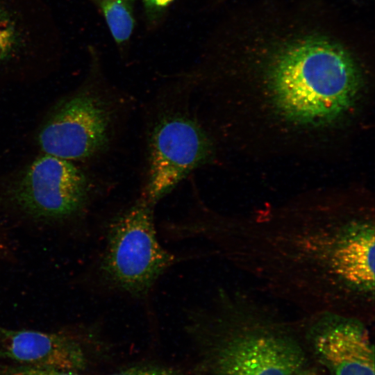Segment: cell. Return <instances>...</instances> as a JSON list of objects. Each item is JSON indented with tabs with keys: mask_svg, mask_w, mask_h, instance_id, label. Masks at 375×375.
Segmentation results:
<instances>
[{
	"mask_svg": "<svg viewBox=\"0 0 375 375\" xmlns=\"http://www.w3.org/2000/svg\"><path fill=\"white\" fill-rule=\"evenodd\" d=\"M191 224L265 293L301 311L375 315V219L369 206L292 208L228 217L203 207Z\"/></svg>",
	"mask_w": 375,
	"mask_h": 375,
	"instance_id": "6da1fadb",
	"label": "cell"
},
{
	"mask_svg": "<svg viewBox=\"0 0 375 375\" xmlns=\"http://www.w3.org/2000/svg\"><path fill=\"white\" fill-rule=\"evenodd\" d=\"M63 42L44 0H0V93L51 75Z\"/></svg>",
	"mask_w": 375,
	"mask_h": 375,
	"instance_id": "ba28073f",
	"label": "cell"
},
{
	"mask_svg": "<svg viewBox=\"0 0 375 375\" xmlns=\"http://www.w3.org/2000/svg\"><path fill=\"white\" fill-rule=\"evenodd\" d=\"M83 336L0 326V357L19 365L78 372L85 366Z\"/></svg>",
	"mask_w": 375,
	"mask_h": 375,
	"instance_id": "30bf717a",
	"label": "cell"
},
{
	"mask_svg": "<svg viewBox=\"0 0 375 375\" xmlns=\"http://www.w3.org/2000/svg\"><path fill=\"white\" fill-rule=\"evenodd\" d=\"M154 205L138 197L106 222L93 272L99 289L147 299L158 279L181 257L160 242Z\"/></svg>",
	"mask_w": 375,
	"mask_h": 375,
	"instance_id": "52a82bcc",
	"label": "cell"
},
{
	"mask_svg": "<svg viewBox=\"0 0 375 375\" xmlns=\"http://www.w3.org/2000/svg\"><path fill=\"white\" fill-rule=\"evenodd\" d=\"M306 347L331 375H375L369 323L350 315L321 312L296 321Z\"/></svg>",
	"mask_w": 375,
	"mask_h": 375,
	"instance_id": "9c48e42d",
	"label": "cell"
},
{
	"mask_svg": "<svg viewBox=\"0 0 375 375\" xmlns=\"http://www.w3.org/2000/svg\"><path fill=\"white\" fill-rule=\"evenodd\" d=\"M308 367L302 371L300 375H322L319 372L317 369L314 368H309Z\"/></svg>",
	"mask_w": 375,
	"mask_h": 375,
	"instance_id": "9a60e30c",
	"label": "cell"
},
{
	"mask_svg": "<svg viewBox=\"0 0 375 375\" xmlns=\"http://www.w3.org/2000/svg\"><path fill=\"white\" fill-rule=\"evenodd\" d=\"M101 11L113 38L124 43L134 28V0H90Z\"/></svg>",
	"mask_w": 375,
	"mask_h": 375,
	"instance_id": "8fae6325",
	"label": "cell"
},
{
	"mask_svg": "<svg viewBox=\"0 0 375 375\" xmlns=\"http://www.w3.org/2000/svg\"><path fill=\"white\" fill-rule=\"evenodd\" d=\"M108 375H181L174 369L154 365L135 366Z\"/></svg>",
	"mask_w": 375,
	"mask_h": 375,
	"instance_id": "4fadbf2b",
	"label": "cell"
},
{
	"mask_svg": "<svg viewBox=\"0 0 375 375\" xmlns=\"http://www.w3.org/2000/svg\"><path fill=\"white\" fill-rule=\"evenodd\" d=\"M192 78L158 89L146 106L139 197L156 206L215 157V142L194 106Z\"/></svg>",
	"mask_w": 375,
	"mask_h": 375,
	"instance_id": "277c9868",
	"label": "cell"
},
{
	"mask_svg": "<svg viewBox=\"0 0 375 375\" xmlns=\"http://www.w3.org/2000/svg\"><path fill=\"white\" fill-rule=\"evenodd\" d=\"M88 167L38 152L0 174V212L47 226L81 222L103 191Z\"/></svg>",
	"mask_w": 375,
	"mask_h": 375,
	"instance_id": "8992f818",
	"label": "cell"
},
{
	"mask_svg": "<svg viewBox=\"0 0 375 375\" xmlns=\"http://www.w3.org/2000/svg\"><path fill=\"white\" fill-rule=\"evenodd\" d=\"M91 61L81 83L54 101L38 123L33 140L38 152L88 166L113 150L133 101Z\"/></svg>",
	"mask_w": 375,
	"mask_h": 375,
	"instance_id": "5b68a950",
	"label": "cell"
},
{
	"mask_svg": "<svg viewBox=\"0 0 375 375\" xmlns=\"http://www.w3.org/2000/svg\"><path fill=\"white\" fill-rule=\"evenodd\" d=\"M174 0H143L144 6L149 12H157L167 7Z\"/></svg>",
	"mask_w": 375,
	"mask_h": 375,
	"instance_id": "5bb4252c",
	"label": "cell"
},
{
	"mask_svg": "<svg viewBox=\"0 0 375 375\" xmlns=\"http://www.w3.org/2000/svg\"><path fill=\"white\" fill-rule=\"evenodd\" d=\"M276 108L288 119L319 124L342 115L355 101L361 74L352 56L325 37L284 42L267 71Z\"/></svg>",
	"mask_w": 375,
	"mask_h": 375,
	"instance_id": "3957f363",
	"label": "cell"
},
{
	"mask_svg": "<svg viewBox=\"0 0 375 375\" xmlns=\"http://www.w3.org/2000/svg\"><path fill=\"white\" fill-rule=\"evenodd\" d=\"M189 319L209 350L212 375H300L308 367L296 322L247 292L219 289Z\"/></svg>",
	"mask_w": 375,
	"mask_h": 375,
	"instance_id": "7a4b0ae2",
	"label": "cell"
},
{
	"mask_svg": "<svg viewBox=\"0 0 375 375\" xmlns=\"http://www.w3.org/2000/svg\"><path fill=\"white\" fill-rule=\"evenodd\" d=\"M2 375H81L77 372L18 365L0 370Z\"/></svg>",
	"mask_w": 375,
	"mask_h": 375,
	"instance_id": "7c38bea8",
	"label": "cell"
}]
</instances>
